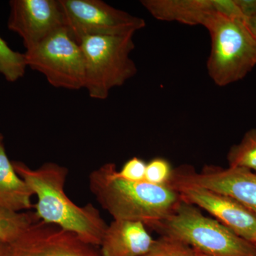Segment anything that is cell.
Returning <instances> with one entry per match:
<instances>
[{"label": "cell", "mask_w": 256, "mask_h": 256, "mask_svg": "<svg viewBox=\"0 0 256 256\" xmlns=\"http://www.w3.org/2000/svg\"><path fill=\"white\" fill-rule=\"evenodd\" d=\"M182 200L202 208L230 230L256 246V214L232 197L200 188H174Z\"/></svg>", "instance_id": "11"}, {"label": "cell", "mask_w": 256, "mask_h": 256, "mask_svg": "<svg viewBox=\"0 0 256 256\" xmlns=\"http://www.w3.org/2000/svg\"><path fill=\"white\" fill-rule=\"evenodd\" d=\"M15 171L37 196L35 214L38 220L75 234L82 242L100 246L108 225L92 204L79 206L69 198L64 188L68 170L54 162L36 169L13 162Z\"/></svg>", "instance_id": "1"}, {"label": "cell", "mask_w": 256, "mask_h": 256, "mask_svg": "<svg viewBox=\"0 0 256 256\" xmlns=\"http://www.w3.org/2000/svg\"><path fill=\"white\" fill-rule=\"evenodd\" d=\"M168 184L172 188L193 186L218 192L256 214V173L252 170L206 165L198 172L193 166L184 164L173 170Z\"/></svg>", "instance_id": "8"}, {"label": "cell", "mask_w": 256, "mask_h": 256, "mask_svg": "<svg viewBox=\"0 0 256 256\" xmlns=\"http://www.w3.org/2000/svg\"><path fill=\"white\" fill-rule=\"evenodd\" d=\"M10 6L8 28L22 38L26 50L66 28L60 0H12Z\"/></svg>", "instance_id": "10"}, {"label": "cell", "mask_w": 256, "mask_h": 256, "mask_svg": "<svg viewBox=\"0 0 256 256\" xmlns=\"http://www.w3.org/2000/svg\"><path fill=\"white\" fill-rule=\"evenodd\" d=\"M24 56L28 66L43 74L54 87L68 90L85 88V56L80 44L66 28L26 50Z\"/></svg>", "instance_id": "6"}, {"label": "cell", "mask_w": 256, "mask_h": 256, "mask_svg": "<svg viewBox=\"0 0 256 256\" xmlns=\"http://www.w3.org/2000/svg\"><path fill=\"white\" fill-rule=\"evenodd\" d=\"M89 188L114 220L140 222L150 227L174 213L182 202L169 184L124 180L114 163H106L89 175Z\"/></svg>", "instance_id": "2"}, {"label": "cell", "mask_w": 256, "mask_h": 256, "mask_svg": "<svg viewBox=\"0 0 256 256\" xmlns=\"http://www.w3.org/2000/svg\"><path fill=\"white\" fill-rule=\"evenodd\" d=\"M248 28L256 38V0H237Z\"/></svg>", "instance_id": "21"}, {"label": "cell", "mask_w": 256, "mask_h": 256, "mask_svg": "<svg viewBox=\"0 0 256 256\" xmlns=\"http://www.w3.org/2000/svg\"><path fill=\"white\" fill-rule=\"evenodd\" d=\"M141 4L156 20L196 26L216 12L244 18L237 0H142Z\"/></svg>", "instance_id": "12"}, {"label": "cell", "mask_w": 256, "mask_h": 256, "mask_svg": "<svg viewBox=\"0 0 256 256\" xmlns=\"http://www.w3.org/2000/svg\"><path fill=\"white\" fill-rule=\"evenodd\" d=\"M143 256H200L196 250L186 244L169 237L156 239L150 250Z\"/></svg>", "instance_id": "18"}, {"label": "cell", "mask_w": 256, "mask_h": 256, "mask_svg": "<svg viewBox=\"0 0 256 256\" xmlns=\"http://www.w3.org/2000/svg\"><path fill=\"white\" fill-rule=\"evenodd\" d=\"M28 66L24 54L12 50L0 36V74L13 82L24 76Z\"/></svg>", "instance_id": "17"}, {"label": "cell", "mask_w": 256, "mask_h": 256, "mask_svg": "<svg viewBox=\"0 0 256 256\" xmlns=\"http://www.w3.org/2000/svg\"><path fill=\"white\" fill-rule=\"evenodd\" d=\"M5 245H6L5 242L0 240V256H4Z\"/></svg>", "instance_id": "22"}, {"label": "cell", "mask_w": 256, "mask_h": 256, "mask_svg": "<svg viewBox=\"0 0 256 256\" xmlns=\"http://www.w3.org/2000/svg\"><path fill=\"white\" fill-rule=\"evenodd\" d=\"M146 163L140 158L134 156L124 163L118 175L128 181L142 182L146 178Z\"/></svg>", "instance_id": "20"}, {"label": "cell", "mask_w": 256, "mask_h": 256, "mask_svg": "<svg viewBox=\"0 0 256 256\" xmlns=\"http://www.w3.org/2000/svg\"><path fill=\"white\" fill-rule=\"evenodd\" d=\"M171 164L165 158L158 156L146 163V182L156 185L168 184L172 175Z\"/></svg>", "instance_id": "19"}, {"label": "cell", "mask_w": 256, "mask_h": 256, "mask_svg": "<svg viewBox=\"0 0 256 256\" xmlns=\"http://www.w3.org/2000/svg\"><path fill=\"white\" fill-rule=\"evenodd\" d=\"M198 255H200V256H204V255H202V254H198Z\"/></svg>", "instance_id": "24"}, {"label": "cell", "mask_w": 256, "mask_h": 256, "mask_svg": "<svg viewBox=\"0 0 256 256\" xmlns=\"http://www.w3.org/2000/svg\"><path fill=\"white\" fill-rule=\"evenodd\" d=\"M38 220L35 212H14L0 207V240L5 244L14 242Z\"/></svg>", "instance_id": "15"}, {"label": "cell", "mask_w": 256, "mask_h": 256, "mask_svg": "<svg viewBox=\"0 0 256 256\" xmlns=\"http://www.w3.org/2000/svg\"><path fill=\"white\" fill-rule=\"evenodd\" d=\"M34 194L18 176L8 158L4 144L0 142V207L14 212L30 210Z\"/></svg>", "instance_id": "14"}, {"label": "cell", "mask_w": 256, "mask_h": 256, "mask_svg": "<svg viewBox=\"0 0 256 256\" xmlns=\"http://www.w3.org/2000/svg\"><path fill=\"white\" fill-rule=\"evenodd\" d=\"M150 228L160 236L184 242L205 256H256L255 244L183 200L172 214Z\"/></svg>", "instance_id": "3"}, {"label": "cell", "mask_w": 256, "mask_h": 256, "mask_svg": "<svg viewBox=\"0 0 256 256\" xmlns=\"http://www.w3.org/2000/svg\"><path fill=\"white\" fill-rule=\"evenodd\" d=\"M230 168H240L256 172V129L248 131L242 141L234 144L227 154Z\"/></svg>", "instance_id": "16"}, {"label": "cell", "mask_w": 256, "mask_h": 256, "mask_svg": "<svg viewBox=\"0 0 256 256\" xmlns=\"http://www.w3.org/2000/svg\"><path fill=\"white\" fill-rule=\"evenodd\" d=\"M203 26L210 38L207 70L216 85L226 86L246 76L256 66V38L245 18L216 12Z\"/></svg>", "instance_id": "4"}, {"label": "cell", "mask_w": 256, "mask_h": 256, "mask_svg": "<svg viewBox=\"0 0 256 256\" xmlns=\"http://www.w3.org/2000/svg\"><path fill=\"white\" fill-rule=\"evenodd\" d=\"M3 140V136L2 134V133H0V142H2Z\"/></svg>", "instance_id": "23"}, {"label": "cell", "mask_w": 256, "mask_h": 256, "mask_svg": "<svg viewBox=\"0 0 256 256\" xmlns=\"http://www.w3.org/2000/svg\"><path fill=\"white\" fill-rule=\"evenodd\" d=\"M156 242L140 222L114 220L101 242V256H143Z\"/></svg>", "instance_id": "13"}, {"label": "cell", "mask_w": 256, "mask_h": 256, "mask_svg": "<svg viewBox=\"0 0 256 256\" xmlns=\"http://www.w3.org/2000/svg\"><path fill=\"white\" fill-rule=\"evenodd\" d=\"M75 234L38 220L14 242L4 256H99Z\"/></svg>", "instance_id": "9"}, {"label": "cell", "mask_w": 256, "mask_h": 256, "mask_svg": "<svg viewBox=\"0 0 256 256\" xmlns=\"http://www.w3.org/2000/svg\"><path fill=\"white\" fill-rule=\"evenodd\" d=\"M133 34L86 36L80 42L86 60L85 88L90 98L105 100L112 88L121 86L137 74L130 58Z\"/></svg>", "instance_id": "5"}, {"label": "cell", "mask_w": 256, "mask_h": 256, "mask_svg": "<svg viewBox=\"0 0 256 256\" xmlns=\"http://www.w3.org/2000/svg\"><path fill=\"white\" fill-rule=\"evenodd\" d=\"M70 36L80 44L84 37L133 34L144 20L101 0H60Z\"/></svg>", "instance_id": "7"}]
</instances>
